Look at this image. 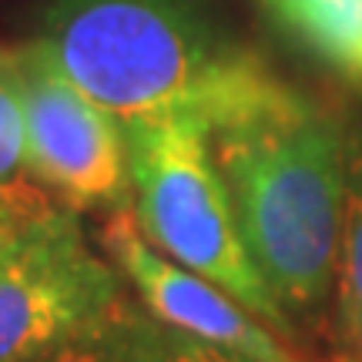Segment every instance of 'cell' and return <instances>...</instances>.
Here are the masks:
<instances>
[{
	"label": "cell",
	"mask_w": 362,
	"mask_h": 362,
	"mask_svg": "<svg viewBox=\"0 0 362 362\" xmlns=\"http://www.w3.org/2000/svg\"><path fill=\"white\" fill-rule=\"evenodd\" d=\"M235 218L285 315L315 319L336 285L349 134L336 111L285 84L211 131Z\"/></svg>",
	"instance_id": "7a4b0ae2"
},
{
	"label": "cell",
	"mask_w": 362,
	"mask_h": 362,
	"mask_svg": "<svg viewBox=\"0 0 362 362\" xmlns=\"http://www.w3.org/2000/svg\"><path fill=\"white\" fill-rule=\"evenodd\" d=\"M47 362H171V352L165 342V325L151 319L144 305L138 309L124 302L104 325Z\"/></svg>",
	"instance_id": "30bf717a"
},
{
	"label": "cell",
	"mask_w": 362,
	"mask_h": 362,
	"mask_svg": "<svg viewBox=\"0 0 362 362\" xmlns=\"http://www.w3.org/2000/svg\"><path fill=\"white\" fill-rule=\"evenodd\" d=\"M124 302V275L90 248L74 208H47L0 242V362H47Z\"/></svg>",
	"instance_id": "277c9868"
},
{
	"label": "cell",
	"mask_w": 362,
	"mask_h": 362,
	"mask_svg": "<svg viewBox=\"0 0 362 362\" xmlns=\"http://www.w3.org/2000/svg\"><path fill=\"white\" fill-rule=\"evenodd\" d=\"M165 342H168L171 362H262L255 356H245L238 349H225V346H211V342H202L194 336L175 332V329H165Z\"/></svg>",
	"instance_id": "8fae6325"
},
{
	"label": "cell",
	"mask_w": 362,
	"mask_h": 362,
	"mask_svg": "<svg viewBox=\"0 0 362 362\" xmlns=\"http://www.w3.org/2000/svg\"><path fill=\"white\" fill-rule=\"evenodd\" d=\"M329 64L362 81V0H262Z\"/></svg>",
	"instance_id": "9c48e42d"
},
{
	"label": "cell",
	"mask_w": 362,
	"mask_h": 362,
	"mask_svg": "<svg viewBox=\"0 0 362 362\" xmlns=\"http://www.w3.org/2000/svg\"><path fill=\"white\" fill-rule=\"evenodd\" d=\"M27 161L40 188L74 211L131 208L128 141L121 121L67 78L37 37L17 47Z\"/></svg>",
	"instance_id": "5b68a950"
},
{
	"label": "cell",
	"mask_w": 362,
	"mask_h": 362,
	"mask_svg": "<svg viewBox=\"0 0 362 362\" xmlns=\"http://www.w3.org/2000/svg\"><path fill=\"white\" fill-rule=\"evenodd\" d=\"M17 225H21L17 218H7V215H0V242H4V238H7V235H11Z\"/></svg>",
	"instance_id": "7c38bea8"
},
{
	"label": "cell",
	"mask_w": 362,
	"mask_h": 362,
	"mask_svg": "<svg viewBox=\"0 0 362 362\" xmlns=\"http://www.w3.org/2000/svg\"><path fill=\"white\" fill-rule=\"evenodd\" d=\"M336 336L339 362H362V134H349L346 158V208L336 262Z\"/></svg>",
	"instance_id": "52a82bcc"
},
{
	"label": "cell",
	"mask_w": 362,
	"mask_h": 362,
	"mask_svg": "<svg viewBox=\"0 0 362 362\" xmlns=\"http://www.w3.org/2000/svg\"><path fill=\"white\" fill-rule=\"evenodd\" d=\"M124 141L131 211L144 238L238 298L272 332L292 336L296 322L272 296L245 248L225 178L211 155V131L192 117L138 121L124 128Z\"/></svg>",
	"instance_id": "3957f363"
},
{
	"label": "cell",
	"mask_w": 362,
	"mask_h": 362,
	"mask_svg": "<svg viewBox=\"0 0 362 362\" xmlns=\"http://www.w3.org/2000/svg\"><path fill=\"white\" fill-rule=\"evenodd\" d=\"M101 248L124 275V282L138 292L148 315L165 329L194 336L211 346L238 349L262 362H298V356L279 339V332H272L238 298L208 282L205 275L158 252L138 228L131 208L107 215L101 228Z\"/></svg>",
	"instance_id": "8992f818"
},
{
	"label": "cell",
	"mask_w": 362,
	"mask_h": 362,
	"mask_svg": "<svg viewBox=\"0 0 362 362\" xmlns=\"http://www.w3.org/2000/svg\"><path fill=\"white\" fill-rule=\"evenodd\" d=\"M61 205L40 188L27 161V128L17 78V47H0V215L27 221Z\"/></svg>",
	"instance_id": "ba28073f"
},
{
	"label": "cell",
	"mask_w": 362,
	"mask_h": 362,
	"mask_svg": "<svg viewBox=\"0 0 362 362\" xmlns=\"http://www.w3.org/2000/svg\"><path fill=\"white\" fill-rule=\"evenodd\" d=\"M37 40L121 128L192 117L215 131L285 88L194 0H54Z\"/></svg>",
	"instance_id": "6da1fadb"
}]
</instances>
